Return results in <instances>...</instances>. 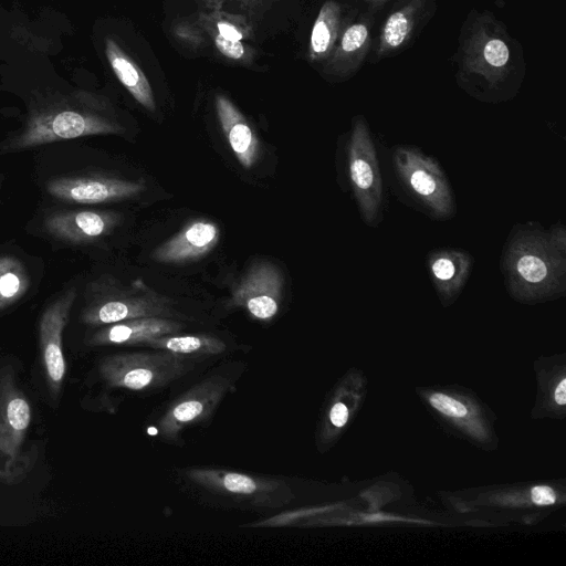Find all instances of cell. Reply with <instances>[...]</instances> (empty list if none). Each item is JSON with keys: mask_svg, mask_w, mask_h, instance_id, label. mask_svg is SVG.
<instances>
[{"mask_svg": "<svg viewBox=\"0 0 566 566\" xmlns=\"http://www.w3.org/2000/svg\"><path fill=\"white\" fill-rule=\"evenodd\" d=\"M391 168L407 203L432 220L446 221L457 213L452 186L440 163L415 145L391 149Z\"/></svg>", "mask_w": 566, "mask_h": 566, "instance_id": "cell-2", "label": "cell"}, {"mask_svg": "<svg viewBox=\"0 0 566 566\" xmlns=\"http://www.w3.org/2000/svg\"><path fill=\"white\" fill-rule=\"evenodd\" d=\"M510 59V51L505 42L500 39H490L483 46V60L494 69L503 67Z\"/></svg>", "mask_w": 566, "mask_h": 566, "instance_id": "cell-23", "label": "cell"}, {"mask_svg": "<svg viewBox=\"0 0 566 566\" xmlns=\"http://www.w3.org/2000/svg\"><path fill=\"white\" fill-rule=\"evenodd\" d=\"M329 419L335 427L344 426L348 419L347 407L343 402L335 403L331 409Z\"/></svg>", "mask_w": 566, "mask_h": 566, "instance_id": "cell-28", "label": "cell"}, {"mask_svg": "<svg viewBox=\"0 0 566 566\" xmlns=\"http://www.w3.org/2000/svg\"><path fill=\"white\" fill-rule=\"evenodd\" d=\"M74 300L75 291L69 290L46 307L40 319L41 358L46 382L53 396L60 392L66 373L62 334L69 321Z\"/></svg>", "mask_w": 566, "mask_h": 566, "instance_id": "cell-8", "label": "cell"}, {"mask_svg": "<svg viewBox=\"0 0 566 566\" xmlns=\"http://www.w3.org/2000/svg\"><path fill=\"white\" fill-rule=\"evenodd\" d=\"M411 29L409 15L403 11L392 13L384 28V42L389 48H397L406 40Z\"/></svg>", "mask_w": 566, "mask_h": 566, "instance_id": "cell-20", "label": "cell"}, {"mask_svg": "<svg viewBox=\"0 0 566 566\" xmlns=\"http://www.w3.org/2000/svg\"><path fill=\"white\" fill-rule=\"evenodd\" d=\"M336 27L337 8L328 3L322 9L312 31L311 45L316 54L327 52L334 41Z\"/></svg>", "mask_w": 566, "mask_h": 566, "instance_id": "cell-19", "label": "cell"}, {"mask_svg": "<svg viewBox=\"0 0 566 566\" xmlns=\"http://www.w3.org/2000/svg\"><path fill=\"white\" fill-rule=\"evenodd\" d=\"M216 44L222 54L231 59H240L244 53L240 41L228 40L220 34L216 38Z\"/></svg>", "mask_w": 566, "mask_h": 566, "instance_id": "cell-26", "label": "cell"}, {"mask_svg": "<svg viewBox=\"0 0 566 566\" xmlns=\"http://www.w3.org/2000/svg\"><path fill=\"white\" fill-rule=\"evenodd\" d=\"M208 399L198 396L185 399L171 410L169 418L174 423H187L199 418L207 409Z\"/></svg>", "mask_w": 566, "mask_h": 566, "instance_id": "cell-21", "label": "cell"}, {"mask_svg": "<svg viewBox=\"0 0 566 566\" xmlns=\"http://www.w3.org/2000/svg\"><path fill=\"white\" fill-rule=\"evenodd\" d=\"M429 277L443 306L462 293L474 265L472 254L459 248H438L426 256Z\"/></svg>", "mask_w": 566, "mask_h": 566, "instance_id": "cell-11", "label": "cell"}, {"mask_svg": "<svg viewBox=\"0 0 566 566\" xmlns=\"http://www.w3.org/2000/svg\"><path fill=\"white\" fill-rule=\"evenodd\" d=\"M283 276L272 263H253L235 286L231 303L243 306L258 319H270L279 310Z\"/></svg>", "mask_w": 566, "mask_h": 566, "instance_id": "cell-9", "label": "cell"}, {"mask_svg": "<svg viewBox=\"0 0 566 566\" xmlns=\"http://www.w3.org/2000/svg\"><path fill=\"white\" fill-rule=\"evenodd\" d=\"M368 36V31L365 24L357 23L349 27L342 39V50L346 53H352L365 44Z\"/></svg>", "mask_w": 566, "mask_h": 566, "instance_id": "cell-25", "label": "cell"}, {"mask_svg": "<svg viewBox=\"0 0 566 566\" xmlns=\"http://www.w3.org/2000/svg\"><path fill=\"white\" fill-rule=\"evenodd\" d=\"M122 128L74 102H63L34 113L11 147L22 149L76 137L114 134Z\"/></svg>", "mask_w": 566, "mask_h": 566, "instance_id": "cell-6", "label": "cell"}, {"mask_svg": "<svg viewBox=\"0 0 566 566\" xmlns=\"http://www.w3.org/2000/svg\"><path fill=\"white\" fill-rule=\"evenodd\" d=\"M179 322L165 317H139L108 324L88 338L92 346L134 345L179 332Z\"/></svg>", "mask_w": 566, "mask_h": 566, "instance_id": "cell-14", "label": "cell"}, {"mask_svg": "<svg viewBox=\"0 0 566 566\" xmlns=\"http://www.w3.org/2000/svg\"><path fill=\"white\" fill-rule=\"evenodd\" d=\"M347 180L360 219L371 228L384 220L385 193L376 145L364 117L353 120L346 142Z\"/></svg>", "mask_w": 566, "mask_h": 566, "instance_id": "cell-3", "label": "cell"}, {"mask_svg": "<svg viewBox=\"0 0 566 566\" xmlns=\"http://www.w3.org/2000/svg\"><path fill=\"white\" fill-rule=\"evenodd\" d=\"M180 363L182 359L172 353L119 354L104 358L99 371L111 386L140 390L172 378L180 371Z\"/></svg>", "mask_w": 566, "mask_h": 566, "instance_id": "cell-7", "label": "cell"}, {"mask_svg": "<svg viewBox=\"0 0 566 566\" xmlns=\"http://www.w3.org/2000/svg\"><path fill=\"white\" fill-rule=\"evenodd\" d=\"M554 399L557 405L564 406L566 405V379L563 378L559 384L557 385L555 392H554Z\"/></svg>", "mask_w": 566, "mask_h": 566, "instance_id": "cell-30", "label": "cell"}, {"mask_svg": "<svg viewBox=\"0 0 566 566\" xmlns=\"http://www.w3.org/2000/svg\"><path fill=\"white\" fill-rule=\"evenodd\" d=\"M531 499L536 505H552L556 502V494L547 485H536L531 490Z\"/></svg>", "mask_w": 566, "mask_h": 566, "instance_id": "cell-27", "label": "cell"}, {"mask_svg": "<svg viewBox=\"0 0 566 566\" xmlns=\"http://www.w3.org/2000/svg\"><path fill=\"white\" fill-rule=\"evenodd\" d=\"M140 180L113 177H65L49 182L48 191L55 198L77 203H101L124 200L143 192Z\"/></svg>", "mask_w": 566, "mask_h": 566, "instance_id": "cell-10", "label": "cell"}, {"mask_svg": "<svg viewBox=\"0 0 566 566\" xmlns=\"http://www.w3.org/2000/svg\"><path fill=\"white\" fill-rule=\"evenodd\" d=\"M430 405L439 412L454 418H462L468 415V408L454 398L436 392L429 397Z\"/></svg>", "mask_w": 566, "mask_h": 566, "instance_id": "cell-24", "label": "cell"}, {"mask_svg": "<svg viewBox=\"0 0 566 566\" xmlns=\"http://www.w3.org/2000/svg\"><path fill=\"white\" fill-rule=\"evenodd\" d=\"M217 111L229 145L244 168H251L260 154V143L240 112L224 97L217 98Z\"/></svg>", "mask_w": 566, "mask_h": 566, "instance_id": "cell-15", "label": "cell"}, {"mask_svg": "<svg viewBox=\"0 0 566 566\" xmlns=\"http://www.w3.org/2000/svg\"><path fill=\"white\" fill-rule=\"evenodd\" d=\"M106 56L120 83L144 107L154 111L155 102L147 78L138 66L112 40H106Z\"/></svg>", "mask_w": 566, "mask_h": 566, "instance_id": "cell-16", "label": "cell"}, {"mask_svg": "<svg viewBox=\"0 0 566 566\" xmlns=\"http://www.w3.org/2000/svg\"><path fill=\"white\" fill-rule=\"evenodd\" d=\"M28 277L23 266L13 258L0 259V310L15 302L27 290Z\"/></svg>", "mask_w": 566, "mask_h": 566, "instance_id": "cell-18", "label": "cell"}, {"mask_svg": "<svg viewBox=\"0 0 566 566\" xmlns=\"http://www.w3.org/2000/svg\"><path fill=\"white\" fill-rule=\"evenodd\" d=\"M119 216L108 211L76 210L51 216L46 230L54 237L70 242H88L109 233Z\"/></svg>", "mask_w": 566, "mask_h": 566, "instance_id": "cell-13", "label": "cell"}, {"mask_svg": "<svg viewBox=\"0 0 566 566\" xmlns=\"http://www.w3.org/2000/svg\"><path fill=\"white\" fill-rule=\"evenodd\" d=\"M500 270L509 294L521 303H542L566 292V229L535 221L512 227L502 249Z\"/></svg>", "mask_w": 566, "mask_h": 566, "instance_id": "cell-1", "label": "cell"}, {"mask_svg": "<svg viewBox=\"0 0 566 566\" xmlns=\"http://www.w3.org/2000/svg\"><path fill=\"white\" fill-rule=\"evenodd\" d=\"M31 407L17 385L13 369H0V480L18 482L31 468L33 458L24 450Z\"/></svg>", "mask_w": 566, "mask_h": 566, "instance_id": "cell-4", "label": "cell"}, {"mask_svg": "<svg viewBox=\"0 0 566 566\" xmlns=\"http://www.w3.org/2000/svg\"><path fill=\"white\" fill-rule=\"evenodd\" d=\"M146 344L172 354H217L224 349L221 340L203 335H165L153 338Z\"/></svg>", "mask_w": 566, "mask_h": 566, "instance_id": "cell-17", "label": "cell"}, {"mask_svg": "<svg viewBox=\"0 0 566 566\" xmlns=\"http://www.w3.org/2000/svg\"><path fill=\"white\" fill-rule=\"evenodd\" d=\"M220 238L219 227L207 219L188 222L178 233L160 244L153 259L161 263H182L208 254Z\"/></svg>", "mask_w": 566, "mask_h": 566, "instance_id": "cell-12", "label": "cell"}, {"mask_svg": "<svg viewBox=\"0 0 566 566\" xmlns=\"http://www.w3.org/2000/svg\"><path fill=\"white\" fill-rule=\"evenodd\" d=\"M219 34L228 40L240 41L242 35L241 33L231 24L226 22L218 23Z\"/></svg>", "mask_w": 566, "mask_h": 566, "instance_id": "cell-29", "label": "cell"}, {"mask_svg": "<svg viewBox=\"0 0 566 566\" xmlns=\"http://www.w3.org/2000/svg\"><path fill=\"white\" fill-rule=\"evenodd\" d=\"M218 485L235 493L251 495L262 489L259 481L240 473H224L218 478Z\"/></svg>", "mask_w": 566, "mask_h": 566, "instance_id": "cell-22", "label": "cell"}, {"mask_svg": "<svg viewBox=\"0 0 566 566\" xmlns=\"http://www.w3.org/2000/svg\"><path fill=\"white\" fill-rule=\"evenodd\" d=\"M93 291L91 301L82 312V321L87 325L171 315L172 301L140 280L134 281L130 286L98 283Z\"/></svg>", "mask_w": 566, "mask_h": 566, "instance_id": "cell-5", "label": "cell"}]
</instances>
